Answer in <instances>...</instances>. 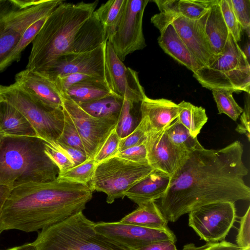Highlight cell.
<instances>
[{
	"mask_svg": "<svg viewBox=\"0 0 250 250\" xmlns=\"http://www.w3.org/2000/svg\"><path fill=\"white\" fill-rule=\"evenodd\" d=\"M243 146L236 141L218 149L189 153L170 177L158 207L167 221L204 205L217 202L250 200V188L244 180L248 173L242 157Z\"/></svg>",
	"mask_w": 250,
	"mask_h": 250,
	"instance_id": "6da1fadb",
	"label": "cell"
},
{
	"mask_svg": "<svg viewBox=\"0 0 250 250\" xmlns=\"http://www.w3.org/2000/svg\"><path fill=\"white\" fill-rule=\"evenodd\" d=\"M93 192L89 185L57 179L14 188L0 214V233L10 229L36 231L61 222L83 212Z\"/></svg>",
	"mask_w": 250,
	"mask_h": 250,
	"instance_id": "7a4b0ae2",
	"label": "cell"
},
{
	"mask_svg": "<svg viewBox=\"0 0 250 250\" xmlns=\"http://www.w3.org/2000/svg\"><path fill=\"white\" fill-rule=\"evenodd\" d=\"M99 3H61L33 39L26 69L39 71L60 57L73 52L75 35Z\"/></svg>",
	"mask_w": 250,
	"mask_h": 250,
	"instance_id": "3957f363",
	"label": "cell"
},
{
	"mask_svg": "<svg viewBox=\"0 0 250 250\" xmlns=\"http://www.w3.org/2000/svg\"><path fill=\"white\" fill-rule=\"evenodd\" d=\"M37 137L5 136L0 142V185L11 189L28 183L57 179L59 170Z\"/></svg>",
	"mask_w": 250,
	"mask_h": 250,
	"instance_id": "277c9868",
	"label": "cell"
},
{
	"mask_svg": "<svg viewBox=\"0 0 250 250\" xmlns=\"http://www.w3.org/2000/svg\"><path fill=\"white\" fill-rule=\"evenodd\" d=\"M33 243L37 250H132L97 232L83 212L42 229Z\"/></svg>",
	"mask_w": 250,
	"mask_h": 250,
	"instance_id": "5b68a950",
	"label": "cell"
},
{
	"mask_svg": "<svg viewBox=\"0 0 250 250\" xmlns=\"http://www.w3.org/2000/svg\"><path fill=\"white\" fill-rule=\"evenodd\" d=\"M201 85L209 90L225 89L250 94V64L229 33L224 52L212 62L193 73Z\"/></svg>",
	"mask_w": 250,
	"mask_h": 250,
	"instance_id": "8992f818",
	"label": "cell"
},
{
	"mask_svg": "<svg viewBox=\"0 0 250 250\" xmlns=\"http://www.w3.org/2000/svg\"><path fill=\"white\" fill-rule=\"evenodd\" d=\"M0 101L19 110L32 125L38 137L47 143L59 138L64 125L62 107L55 108L43 104L15 83L0 85Z\"/></svg>",
	"mask_w": 250,
	"mask_h": 250,
	"instance_id": "52a82bcc",
	"label": "cell"
},
{
	"mask_svg": "<svg viewBox=\"0 0 250 250\" xmlns=\"http://www.w3.org/2000/svg\"><path fill=\"white\" fill-rule=\"evenodd\" d=\"M63 1L44 0L29 8L20 9L12 0L0 1V73L3 65L26 29L48 16Z\"/></svg>",
	"mask_w": 250,
	"mask_h": 250,
	"instance_id": "ba28073f",
	"label": "cell"
},
{
	"mask_svg": "<svg viewBox=\"0 0 250 250\" xmlns=\"http://www.w3.org/2000/svg\"><path fill=\"white\" fill-rule=\"evenodd\" d=\"M154 169L148 165L134 163L117 157H112L96 165L89 186L94 191L107 195L106 202L124 198L125 193Z\"/></svg>",
	"mask_w": 250,
	"mask_h": 250,
	"instance_id": "9c48e42d",
	"label": "cell"
},
{
	"mask_svg": "<svg viewBox=\"0 0 250 250\" xmlns=\"http://www.w3.org/2000/svg\"><path fill=\"white\" fill-rule=\"evenodd\" d=\"M207 13L199 20H192L179 13L159 12L153 15L150 21L156 28L167 24H172L198 62L203 67L208 66L214 60L215 55L204 30Z\"/></svg>",
	"mask_w": 250,
	"mask_h": 250,
	"instance_id": "30bf717a",
	"label": "cell"
},
{
	"mask_svg": "<svg viewBox=\"0 0 250 250\" xmlns=\"http://www.w3.org/2000/svg\"><path fill=\"white\" fill-rule=\"evenodd\" d=\"M188 213L189 226L207 243L225 240L236 218L234 203L230 202L209 203Z\"/></svg>",
	"mask_w": 250,
	"mask_h": 250,
	"instance_id": "8fae6325",
	"label": "cell"
},
{
	"mask_svg": "<svg viewBox=\"0 0 250 250\" xmlns=\"http://www.w3.org/2000/svg\"><path fill=\"white\" fill-rule=\"evenodd\" d=\"M106 42L90 51L63 55L37 71L50 81L70 74H85L103 80L110 88L105 57Z\"/></svg>",
	"mask_w": 250,
	"mask_h": 250,
	"instance_id": "7c38bea8",
	"label": "cell"
},
{
	"mask_svg": "<svg viewBox=\"0 0 250 250\" xmlns=\"http://www.w3.org/2000/svg\"><path fill=\"white\" fill-rule=\"evenodd\" d=\"M149 0H126L122 16L109 42L115 53L123 62L126 57L146 46L143 31V19Z\"/></svg>",
	"mask_w": 250,
	"mask_h": 250,
	"instance_id": "4fadbf2b",
	"label": "cell"
},
{
	"mask_svg": "<svg viewBox=\"0 0 250 250\" xmlns=\"http://www.w3.org/2000/svg\"><path fill=\"white\" fill-rule=\"evenodd\" d=\"M61 97L62 107L75 125L87 159H94L108 135L116 127L118 119L93 117L68 97L65 96Z\"/></svg>",
	"mask_w": 250,
	"mask_h": 250,
	"instance_id": "5bb4252c",
	"label": "cell"
},
{
	"mask_svg": "<svg viewBox=\"0 0 250 250\" xmlns=\"http://www.w3.org/2000/svg\"><path fill=\"white\" fill-rule=\"evenodd\" d=\"M95 229L105 237L132 250L156 241H176L175 235L168 228L151 229L119 221L95 223Z\"/></svg>",
	"mask_w": 250,
	"mask_h": 250,
	"instance_id": "9a60e30c",
	"label": "cell"
},
{
	"mask_svg": "<svg viewBox=\"0 0 250 250\" xmlns=\"http://www.w3.org/2000/svg\"><path fill=\"white\" fill-rule=\"evenodd\" d=\"M105 57L112 92L134 104L141 103L146 96L140 83L138 73L125 66L108 41Z\"/></svg>",
	"mask_w": 250,
	"mask_h": 250,
	"instance_id": "2e32d148",
	"label": "cell"
},
{
	"mask_svg": "<svg viewBox=\"0 0 250 250\" xmlns=\"http://www.w3.org/2000/svg\"><path fill=\"white\" fill-rule=\"evenodd\" d=\"M165 130L147 131L144 143L148 165L171 177L184 164L189 153L173 145Z\"/></svg>",
	"mask_w": 250,
	"mask_h": 250,
	"instance_id": "e0dca14e",
	"label": "cell"
},
{
	"mask_svg": "<svg viewBox=\"0 0 250 250\" xmlns=\"http://www.w3.org/2000/svg\"><path fill=\"white\" fill-rule=\"evenodd\" d=\"M15 83L43 104L55 108H62L61 95L39 72L25 68L16 74Z\"/></svg>",
	"mask_w": 250,
	"mask_h": 250,
	"instance_id": "ac0fdd59",
	"label": "cell"
},
{
	"mask_svg": "<svg viewBox=\"0 0 250 250\" xmlns=\"http://www.w3.org/2000/svg\"><path fill=\"white\" fill-rule=\"evenodd\" d=\"M141 118L146 121L147 131L157 132L166 130L178 116V104L164 99H151L147 96L141 102Z\"/></svg>",
	"mask_w": 250,
	"mask_h": 250,
	"instance_id": "d6986e66",
	"label": "cell"
},
{
	"mask_svg": "<svg viewBox=\"0 0 250 250\" xmlns=\"http://www.w3.org/2000/svg\"><path fill=\"white\" fill-rule=\"evenodd\" d=\"M170 177L156 170H153L139 181L125 193L126 196L140 206L161 199L166 192Z\"/></svg>",
	"mask_w": 250,
	"mask_h": 250,
	"instance_id": "ffe728a7",
	"label": "cell"
},
{
	"mask_svg": "<svg viewBox=\"0 0 250 250\" xmlns=\"http://www.w3.org/2000/svg\"><path fill=\"white\" fill-rule=\"evenodd\" d=\"M157 28L160 33L158 44L166 53L193 73L203 67L181 39L172 24H165Z\"/></svg>",
	"mask_w": 250,
	"mask_h": 250,
	"instance_id": "44dd1931",
	"label": "cell"
},
{
	"mask_svg": "<svg viewBox=\"0 0 250 250\" xmlns=\"http://www.w3.org/2000/svg\"><path fill=\"white\" fill-rule=\"evenodd\" d=\"M107 41L104 25L94 11L78 29L73 42V52L90 51Z\"/></svg>",
	"mask_w": 250,
	"mask_h": 250,
	"instance_id": "7402d4cb",
	"label": "cell"
},
{
	"mask_svg": "<svg viewBox=\"0 0 250 250\" xmlns=\"http://www.w3.org/2000/svg\"><path fill=\"white\" fill-rule=\"evenodd\" d=\"M204 30L215 56L224 51L229 32L224 20L219 0L210 6L204 22Z\"/></svg>",
	"mask_w": 250,
	"mask_h": 250,
	"instance_id": "603a6c76",
	"label": "cell"
},
{
	"mask_svg": "<svg viewBox=\"0 0 250 250\" xmlns=\"http://www.w3.org/2000/svg\"><path fill=\"white\" fill-rule=\"evenodd\" d=\"M0 128L6 136L37 137L23 115L15 107L0 101Z\"/></svg>",
	"mask_w": 250,
	"mask_h": 250,
	"instance_id": "cb8c5ba5",
	"label": "cell"
},
{
	"mask_svg": "<svg viewBox=\"0 0 250 250\" xmlns=\"http://www.w3.org/2000/svg\"><path fill=\"white\" fill-rule=\"evenodd\" d=\"M113 93L104 81L93 79L75 84L69 87L65 96L78 104L91 102Z\"/></svg>",
	"mask_w": 250,
	"mask_h": 250,
	"instance_id": "d4e9b609",
	"label": "cell"
},
{
	"mask_svg": "<svg viewBox=\"0 0 250 250\" xmlns=\"http://www.w3.org/2000/svg\"><path fill=\"white\" fill-rule=\"evenodd\" d=\"M120 222L156 229L167 228L168 222L155 202L139 206Z\"/></svg>",
	"mask_w": 250,
	"mask_h": 250,
	"instance_id": "484cf974",
	"label": "cell"
},
{
	"mask_svg": "<svg viewBox=\"0 0 250 250\" xmlns=\"http://www.w3.org/2000/svg\"><path fill=\"white\" fill-rule=\"evenodd\" d=\"M123 101V98L111 93L99 99L78 105L85 112L93 117L118 119Z\"/></svg>",
	"mask_w": 250,
	"mask_h": 250,
	"instance_id": "4316f807",
	"label": "cell"
},
{
	"mask_svg": "<svg viewBox=\"0 0 250 250\" xmlns=\"http://www.w3.org/2000/svg\"><path fill=\"white\" fill-rule=\"evenodd\" d=\"M178 105L177 120L188 129L192 136L197 137L208 120L205 108L184 101Z\"/></svg>",
	"mask_w": 250,
	"mask_h": 250,
	"instance_id": "83f0119b",
	"label": "cell"
},
{
	"mask_svg": "<svg viewBox=\"0 0 250 250\" xmlns=\"http://www.w3.org/2000/svg\"><path fill=\"white\" fill-rule=\"evenodd\" d=\"M126 0H110L102 4L95 12L104 25L107 41L113 36L124 12Z\"/></svg>",
	"mask_w": 250,
	"mask_h": 250,
	"instance_id": "f1b7e54d",
	"label": "cell"
},
{
	"mask_svg": "<svg viewBox=\"0 0 250 250\" xmlns=\"http://www.w3.org/2000/svg\"><path fill=\"white\" fill-rule=\"evenodd\" d=\"M170 142L176 146L188 152H192L202 149L197 137H193L188 129L176 119L165 130Z\"/></svg>",
	"mask_w": 250,
	"mask_h": 250,
	"instance_id": "f546056e",
	"label": "cell"
},
{
	"mask_svg": "<svg viewBox=\"0 0 250 250\" xmlns=\"http://www.w3.org/2000/svg\"><path fill=\"white\" fill-rule=\"evenodd\" d=\"M96 166L93 158L87 159L83 163L59 172L57 179L61 182L89 185Z\"/></svg>",
	"mask_w": 250,
	"mask_h": 250,
	"instance_id": "4dcf8cb0",
	"label": "cell"
},
{
	"mask_svg": "<svg viewBox=\"0 0 250 250\" xmlns=\"http://www.w3.org/2000/svg\"><path fill=\"white\" fill-rule=\"evenodd\" d=\"M219 114L224 113L236 121L243 112V109L234 100L232 91L225 89L211 90Z\"/></svg>",
	"mask_w": 250,
	"mask_h": 250,
	"instance_id": "1f68e13d",
	"label": "cell"
},
{
	"mask_svg": "<svg viewBox=\"0 0 250 250\" xmlns=\"http://www.w3.org/2000/svg\"><path fill=\"white\" fill-rule=\"evenodd\" d=\"M47 17L48 16L45 17L37 21L26 29L19 42L4 62L2 67V71L6 69L13 62H19L20 60L22 52L27 45L31 43Z\"/></svg>",
	"mask_w": 250,
	"mask_h": 250,
	"instance_id": "d6a6232c",
	"label": "cell"
},
{
	"mask_svg": "<svg viewBox=\"0 0 250 250\" xmlns=\"http://www.w3.org/2000/svg\"><path fill=\"white\" fill-rule=\"evenodd\" d=\"M214 0H179L178 13L192 20H198L208 11Z\"/></svg>",
	"mask_w": 250,
	"mask_h": 250,
	"instance_id": "836d02e7",
	"label": "cell"
},
{
	"mask_svg": "<svg viewBox=\"0 0 250 250\" xmlns=\"http://www.w3.org/2000/svg\"><path fill=\"white\" fill-rule=\"evenodd\" d=\"M62 110L64 125L62 131L57 141L85 153L81 138L75 124L66 111L63 108Z\"/></svg>",
	"mask_w": 250,
	"mask_h": 250,
	"instance_id": "e575fe53",
	"label": "cell"
},
{
	"mask_svg": "<svg viewBox=\"0 0 250 250\" xmlns=\"http://www.w3.org/2000/svg\"><path fill=\"white\" fill-rule=\"evenodd\" d=\"M134 104H135L124 99L116 126V132L121 139L128 135L136 127L135 125V119L133 113Z\"/></svg>",
	"mask_w": 250,
	"mask_h": 250,
	"instance_id": "d590c367",
	"label": "cell"
},
{
	"mask_svg": "<svg viewBox=\"0 0 250 250\" xmlns=\"http://www.w3.org/2000/svg\"><path fill=\"white\" fill-rule=\"evenodd\" d=\"M219 4L229 32L238 43L241 40L243 29L234 13L231 0H219Z\"/></svg>",
	"mask_w": 250,
	"mask_h": 250,
	"instance_id": "8d00e7d4",
	"label": "cell"
},
{
	"mask_svg": "<svg viewBox=\"0 0 250 250\" xmlns=\"http://www.w3.org/2000/svg\"><path fill=\"white\" fill-rule=\"evenodd\" d=\"M121 139V138L116 132L115 127L108 135L94 157L96 165L113 157L118 152Z\"/></svg>",
	"mask_w": 250,
	"mask_h": 250,
	"instance_id": "74e56055",
	"label": "cell"
},
{
	"mask_svg": "<svg viewBox=\"0 0 250 250\" xmlns=\"http://www.w3.org/2000/svg\"><path fill=\"white\" fill-rule=\"evenodd\" d=\"M147 130V123L144 118L141 120L136 127L128 135L121 139L119 151L145 142Z\"/></svg>",
	"mask_w": 250,
	"mask_h": 250,
	"instance_id": "f35d334b",
	"label": "cell"
},
{
	"mask_svg": "<svg viewBox=\"0 0 250 250\" xmlns=\"http://www.w3.org/2000/svg\"><path fill=\"white\" fill-rule=\"evenodd\" d=\"M234 13L243 30L250 38V0H231Z\"/></svg>",
	"mask_w": 250,
	"mask_h": 250,
	"instance_id": "ab89813d",
	"label": "cell"
},
{
	"mask_svg": "<svg viewBox=\"0 0 250 250\" xmlns=\"http://www.w3.org/2000/svg\"><path fill=\"white\" fill-rule=\"evenodd\" d=\"M98 78L85 74L73 73L59 77L53 81H50L53 83L57 90L62 96L72 85L83 81Z\"/></svg>",
	"mask_w": 250,
	"mask_h": 250,
	"instance_id": "60d3db41",
	"label": "cell"
},
{
	"mask_svg": "<svg viewBox=\"0 0 250 250\" xmlns=\"http://www.w3.org/2000/svg\"><path fill=\"white\" fill-rule=\"evenodd\" d=\"M113 157H119L140 164L148 165L145 143L119 151Z\"/></svg>",
	"mask_w": 250,
	"mask_h": 250,
	"instance_id": "b9f144b4",
	"label": "cell"
},
{
	"mask_svg": "<svg viewBox=\"0 0 250 250\" xmlns=\"http://www.w3.org/2000/svg\"><path fill=\"white\" fill-rule=\"evenodd\" d=\"M44 152L58 167L59 172L75 166L73 162L67 155L46 142H45Z\"/></svg>",
	"mask_w": 250,
	"mask_h": 250,
	"instance_id": "7bdbcfd3",
	"label": "cell"
},
{
	"mask_svg": "<svg viewBox=\"0 0 250 250\" xmlns=\"http://www.w3.org/2000/svg\"><path fill=\"white\" fill-rule=\"evenodd\" d=\"M236 244L242 249L250 248V206L241 217L236 239Z\"/></svg>",
	"mask_w": 250,
	"mask_h": 250,
	"instance_id": "ee69618b",
	"label": "cell"
},
{
	"mask_svg": "<svg viewBox=\"0 0 250 250\" xmlns=\"http://www.w3.org/2000/svg\"><path fill=\"white\" fill-rule=\"evenodd\" d=\"M181 250H243L237 245L225 240L217 242L207 243L199 247L193 243L185 245Z\"/></svg>",
	"mask_w": 250,
	"mask_h": 250,
	"instance_id": "f6af8a7d",
	"label": "cell"
},
{
	"mask_svg": "<svg viewBox=\"0 0 250 250\" xmlns=\"http://www.w3.org/2000/svg\"><path fill=\"white\" fill-rule=\"evenodd\" d=\"M47 143L62 151L67 155L73 162L75 166L78 165L83 163L87 159L86 154L84 152L74 147L60 143L57 141Z\"/></svg>",
	"mask_w": 250,
	"mask_h": 250,
	"instance_id": "bcb514c9",
	"label": "cell"
},
{
	"mask_svg": "<svg viewBox=\"0 0 250 250\" xmlns=\"http://www.w3.org/2000/svg\"><path fill=\"white\" fill-rule=\"evenodd\" d=\"M240 115V123L238 124L235 130L241 134L246 136L249 141L250 139V94L247 93L245 98L244 107Z\"/></svg>",
	"mask_w": 250,
	"mask_h": 250,
	"instance_id": "7dc6e473",
	"label": "cell"
},
{
	"mask_svg": "<svg viewBox=\"0 0 250 250\" xmlns=\"http://www.w3.org/2000/svg\"><path fill=\"white\" fill-rule=\"evenodd\" d=\"M134 250H178L171 240L156 241Z\"/></svg>",
	"mask_w": 250,
	"mask_h": 250,
	"instance_id": "c3c4849f",
	"label": "cell"
},
{
	"mask_svg": "<svg viewBox=\"0 0 250 250\" xmlns=\"http://www.w3.org/2000/svg\"><path fill=\"white\" fill-rule=\"evenodd\" d=\"M158 6L160 12L178 13L179 0H154Z\"/></svg>",
	"mask_w": 250,
	"mask_h": 250,
	"instance_id": "681fc988",
	"label": "cell"
},
{
	"mask_svg": "<svg viewBox=\"0 0 250 250\" xmlns=\"http://www.w3.org/2000/svg\"><path fill=\"white\" fill-rule=\"evenodd\" d=\"M44 0H12L14 4L20 9L29 8L40 4Z\"/></svg>",
	"mask_w": 250,
	"mask_h": 250,
	"instance_id": "f907efd6",
	"label": "cell"
},
{
	"mask_svg": "<svg viewBox=\"0 0 250 250\" xmlns=\"http://www.w3.org/2000/svg\"><path fill=\"white\" fill-rule=\"evenodd\" d=\"M11 190L9 187L0 185V214Z\"/></svg>",
	"mask_w": 250,
	"mask_h": 250,
	"instance_id": "816d5d0a",
	"label": "cell"
},
{
	"mask_svg": "<svg viewBox=\"0 0 250 250\" xmlns=\"http://www.w3.org/2000/svg\"><path fill=\"white\" fill-rule=\"evenodd\" d=\"M4 250H37L36 247L34 243H26L25 244L14 247Z\"/></svg>",
	"mask_w": 250,
	"mask_h": 250,
	"instance_id": "f5cc1de1",
	"label": "cell"
},
{
	"mask_svg": "<svg viewBox=\"0 0 250 250\" xmlns=\"http://www.w3.org/2000/svg\"><path fill=\"white\" fill-rule=\"evenodd\" d=\"M245 55L246 56L248 61L250 62V43L248 41L244 46V49L243 50Z\"/></svg>",
	"mask_w": 250,
	"mask_h": 250,
	"instance_id": "db71d44e",
	"label": "cell"
},
{
	"mask_svg": "<svg viewBox=\"0 0 250 250\" xmlns=\"http://www.w3.org/2000/svg\"><path fill=\"white\" fill-rule=\"evenodd\" d=\"M5 136H6L1 130L0 128V142L1 140V139Z\"/></svg>",
	"mask_w": 250,
	"mask_h": 250,
	"instance_id": "11a10c76",
	"label": "cell"
},
{
	"mask_svg": "<svg viewBox=\"0 0 250 250\" xmlns=\"http://www.w3.org/2000/svg\"><path fill=\"white\" fill-rule=\"evenodd\" d=\"M243 250H250V248H247L246 249H244Z\"/></svg>",
	"mask_w": 250,
	"mask_h": 250,
	"instance_id": "9f6ffc18",
	"label": "cell"
},
{
	"mask_svg": "<svg viewBox=\"0 0 250 250\" xmlns=\"http://www.w3.org/2000/svg\"><path fill=\"white\" fill-rule=\"evenodd\" d=\"M1 0H0V1Z\"/></svg>",
	"mask_w": 250,
	"mask_h": 250,
	"instance_id": "6f0895ef",
	"label": "cell"
},
{
	"mask_svg": "<svg viewBox=\"0 0 250 250\" xmlns=\"http://www.w3.org/2000/svg\"></svg>",
	"mask_w": 250,
	"mask_h": 250,
	"instance_id": "680465c9",
	"label": "cell"
}]
</instances>
